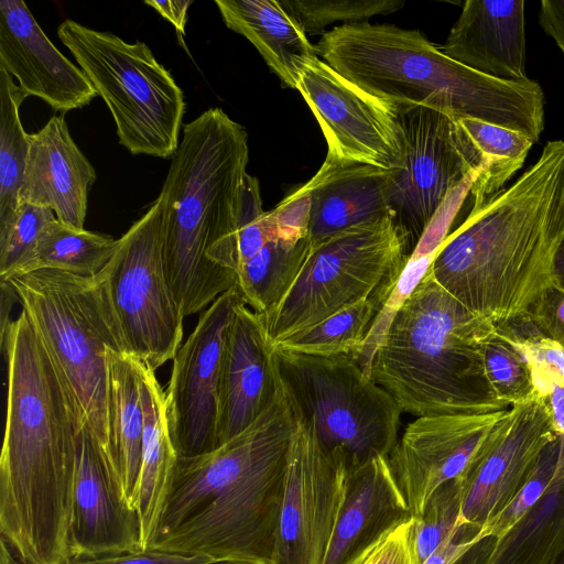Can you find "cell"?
<instances>
[{
    "mask_svg": "<svg viewBox=\"0 0 564 564\" xmlns=\"http://www.w3.org/2000/svg\"><path fill=\"white\" fill-rule=\"evenodd\" d=\"M28 95L0 66V227L19 207V191L30 148L22 127L20 107Z\"/></svg>",
    "mask_w": 564,
    "mask_h": 564,
    "instance_id": "obj_33",
    "label": "cell"
},
{
    "mask_svg": "<svg viewBox=\"0 0 564 564\" xmlns=\"http://www.w3.org/2000/svg\"><path fill=\"white\" fill-rule=\"evenodd\" d=\"M392 171L327 155L308 181L312 189L308 237L312 243L391 216L389 185Z\"/></svg>",
    "mask_w": 564,
    "mask_h": 564,
    "instance_id": "obj_24",
    "label": "cell"
},
{
    "mask_svg": "<svg viewBox=\"0 0 564 564\" xmlns=\"http://www.w3.org/2000/svg\"><path fill=\"white\" fill-rule=\"evenodd\" d=\"M346 462L299 422L292 437L272 564H323L344 497Z\"/></svg>",
    "mask_w": 564,
    "mask_h": 564,
    "instance_id": "obj_14",
    "label": "cell"
},
{
    "mask_svg": "<svg viewBox=\"0 0 564 564\" xmlns=\"http://www.w3.org/2000/svg\"><path fill=\"white\" fill-rule=\"evenodd\" d=\"M54 219L50 208L23 203L10 221L0 227L1 283L26 271L42 232Z\"/></svg>",
    "mask_w": 564,
    "mask_h": 564,
    "instance_id": "obj_37",
    "label": "cell"
},
{
    "mask_svg": "<svg viewBox=\"0 0 564 564\" xmlns=\"http://www.w3.org/2000/svg\"><path fill=\"white\" fill-rule=\"evenodd\" d=\"M138 367L144 432L135 510L140 524V546L144 551L153 545L160 533L178 455L169 431L165 391L151 367L139 359Z\"/></svg>",
    "mask_w": 564,
    "mask_h": 564,
    "instance_id": "obj_25",
    "label": "cell"
},
{
    "mask_svg": "<svg viewBox=\"0 0 564 564\" xmlns=\"http://www.w3.org/2000/svg\"><path fill=\"white\" fill-rule=\"evenodd\" d=\"M0 66L54 110L83 108L98 96L85 73L48 40L22 0L0 1Z\"/></svg>",
    "mask_w": 564,
    "mask_h": 564,
    "instance_id": "obj_20",
    "label": "cell"
},
{
    "mask_svg": "<svg viewBox=\"0 0 564 564\" xmlns=\"http://www.w3.org/2000/svg\"><path fill=\"white\" fill-rule=\"evenodd\" d=\"M316 48L332 68L394 112L424 107L514 130L534 143L544 129V94L536 82H506L476 72L417 30L344 23L323 33Z\"/></svg>",
    "mask_w": 564,
    "mask_h": 564,
    "instance_id": "obj_5",
    "label": "cell"
},
{
    "mask_svg": "<svg viewBox=\"0 0 564 564\" xmlns=\"http://www.w3.org/2000/svg\"><path fill=\"white\" fill-rule=\"evenodd\" d=\"M564 453V434L555 437L542 451L529 478L511 500L498 514L486 522L477 534L484 538H500L509 532L521 518L544 496L556 477Z\"/></svg>",
    "mask_w": 564,
    "mask_h": 564,
    "instance_id": "obj_38",
    "label": "cell"
},
{
    "mask_svg": "<svg viewBox=\"0 0 564 564\" xmlns=\"http://www.w3.org/2000/svg\"><path fill=\"white\" fill-rule=\"evenodd\" d=\"M402 269L391 274L369 297L289 336L273 347L317 356L346 355L357 361L376 316Z\"/></svg>",
    "mask_w": 564,
    "mask_h": 564,
    "instance_id": "obj_29",
    "label": "cell"
},
{
    "mask_svg": "<svg viewBox=\"0 0 564 564\" xmlns=\"http://www.w3.org/2000/svg\"><path fill=\"white\" fill-rule=\"evenodd\" d=\"M312 189L308 182L285 197L271 210L276 238L297 242L308 237L311 220Z\"/></svg>",
    "mask_w": 564,
    "mask_h": 564,
    "instance_id": "obj_42",
    "label": "cell"
},
{
    "mask_svg": "<svg viewBox=\"0 0 564 564\" xmlns=\"http://www.w3.org/2000/svg\"><path fill=\"white\" fill-rule=\"evenodd\" d=\"M440 50L452 59L506 82L525 72L523 0H467Z\"/></svg>",
    "mask_w": 564,
    "mask_h": 564,
    "instance_id": "obj_23",
    "label": "cell"
},
{
    "mask_svg": "<svg viewBox=\"0 0 564 564\" xmlns=\"http://www.w3.org/2000/svg\"><path fill=\"white\" fill-rule=\"evenodd\" d=\"M238 286L215 300L174 359L165 391L166 417L178 458L195 457L218 447V384L224 346L236 305Z\"/></svg>",
    "mask_w": 564,
    "mask_h": 564,
    "instance_id": "obj_13",
    "label": "cell"
},
{
    "mask_svg": "<svg viewBox=\"0 0 564 564\" xmlns=\"http://www.w3.org/2000/svg\"><path fill=\"white\" fill-rule=\"evenodd\" d=\"M280 382L264 317L243 300L228 327L218 384V446L250 426L274 401Z\"/></svg>",
    "mask_w": 564,
    "mask_h": 564,
    "instance_id": "obj_19",
    "label": "cell"
},
{
    "mask_svg": "<svg viewBox=\"0 0 564 564\" xmlns=\"http://www.w3.org/2000/svg\"><path fill=\"white\" fill-rule=\"evenodd\" d=\"M118 240L54 219L42 232L24 273L53 269L82 276L100 273L112 258Z\"/></svg>",
    "mask_w": 564,
    "mask_h": 564,
    "instance_id": "obj_32",
    "label": "cell"
},
{
    "mask_svg": "<svg viewBox=\"0 0 564 564\" xmlns=\"http://www.w3.org/2000/svg\"><path fill=\"white\" fill-rule=\"evenodd\" d=\"M305 33H322L337 21L355 23L377 14L400 10L404 2L397 0H279Z\"/></svg>",
    "mask_w": 564,
    "mask_h": 564,
    "instance_id": "obj_39",
    "label": "cell"
},
{
    "mask_svg": "<svg viewBox=\"0 0 564 564\" xmlns=\"http://www.w3.org/2000/svg\"><path fill=\"white\" fill-rule=\"evenodd\" d=\"M296 429L280 384L272 404L245 431L209 453L178 458L160 533L150 549L216 562L272 564Z\"/></svg>",
    "mask_w": 564,
    "mask_h": 564,
    "instance_id": "obj_2",
    "label": "cell"
},
{
    "mask_svg": "<svg viewBox=\"0 0 564 564\" xmlns=\"http://www.w3.org/2000/svg\"><path fill=\"white\" fill-rule=\"evenodd\" d=\"M508 410L420 416L406 425L388 462L413 517L440 486L465 471Z\"/></svg>",
    "mask_w": 564,
    "mask_h": 564,
    "instance_id": "obj_17",
    "label": "cell"
},
{
    "mask_svg": "<svg viewBox=\"0 0 564 564\" xmlns=\"http://www.w3.org/2000/svg\"><path fill=\"white\" fill-rule=\"evenodd\" d=\"M411 522L412 520L393 530L359 564H413L410 544Z\"/></svg>",
    "mask_w": 564,
    "mask_h": 564,
    "instance_id": "obj_46",
    "label": "cell"
},
{
    "mask_svg": "<svg viewBox=\"0 0 564 564\" xmlns=\"http://www.w3.org/2000/svg\"><path fill=\"white\" fill-rule=\"evenodd\" d=\"M214 564H243V563H237V562H217Z\"/></svg>",
    "mask_w": 564,
    "mask_h": 564,
    "instance_id": "obj_54",
    "label": "cell"
},
{
    "mask_svg": "<svg viewBox=\"0 0 564 564\" xmlns=\"http://www.w3.org/2000/svg\"><path fill=\"white\" fill-rule=\"evenodd\" d=\"M99 275L128 354L154 371L173 360L183 339L184 317L165 274L159 197L118 239Z\"/></svg>",
    "mask_w": 564,
    "mask_h": 564,
    "instance_id": "obj_11",
    "label": "cell"
},
{
    "mask_svg": "<svg viewBox=\"0 0 564 564\" xmlns=\"http://www.w3.org/2000/svg\"><path fill=\"white\" fill-rule=\"evenodd\" d=\"M564 237V141H549L511 186L478 209L441 246L433 279L491 324L525 314L553 284Z\"/></svg>",
    "mask_w": 564,
    "mask_h": 564,
    "instance_id": "obj_3",
    "label": "cell"
},
{
    "mask_svg": "<svg viewBox=\"0 0 564 564\" xmlns=\"http://www.w3.org/2000/svg\"><path fill=\"white\" fill-rule=\"evenodd\" d=\"M481 154V166L470 194L471 209H478L505 189L520 170L534 144L528 135L471 118L457 119Z\"/></svg>",
    "mask_w": 564,
    "mask_h": 564,
    "instance_id": "obj_31",
    "label": "cell"
},
{
    "mask_svg": "<svg viewBox=\"0 0 564 564\" xmlns=\"http://www.w3.org/2000/svg\"><path fill=\"white\" fill-rule=\"evenodd\" d=\"M556 432L564 434V384L555 387L545 398Z\"/></svg>",
    "mask_w": 564,
    "mask_h": 564,
    "instance_id": "obj_50",
    "label": "cell"
},
{
    "mask_svg": "<svg viewBox=\"0 0 564 564\" xmlns=\"http://www.w3.org/2000/svg\"><path fill=\"white\" fill-rule=\"evenodd\" d=\"M4 283L13 289L44 344L78 430L85 427L112 459L107 351L128 350L99 273L82 276L39 269Z\"/></svg>",
    "mask_w": 564,
    "mask_h": 564,
    "instance_id": "obj_7",
    "label": "cell"
},
{
    "mask_svg": "<svg viewBox=\"0 0 564 564\" xmlns=\"http://www.w3.org/2000/svg\"><path fill=\"white\" fill-rule=\"evenodd\" d=\"M107 364L112 462L123 495L135 509L144 432L138 359L130 354L108 350Z\"/></svg>",
    "mask_w": 564,
    "mask_h": 564,
    "instance_id": "obj_28",
    "label": "cell"
},
{
    "mask_svg": "<svg viewBox=\"0 0 564 564\" xmlns=\"http://www.w3.org/2000/svg\"><path fill=\"white\" fill-rule=\"evenodd\" d=\"M475 177L476 176L468 177L458 187L451 192L423 232L416 247L412 251L411 257L431 256L438 252L441 246L448 236V228L459 209V206L470 192Z\"/></svg>",
    "mask_w": 564,
    "mask_h": 564,
    "instance_id": "obj_43",
    "label": "cell"
},
{
    "mask_svg": "<svg viewBox=\"0 0 564 564\" xmlns=\"http://www.w3.org/2000/svg\"><path fill=\"white\" fill-rule=\"evenodd\" d=\"M556 430L545 398L512 405L490 429L486 442L456 479L459 523L481 529L520 491Z\"/></svg>",
    "mask_w": 564,
    "mask_h": 564,
    "instance_id": "obj_16",
    "label": "cell"
},
{
    "mask_svg": "<svg viewBox=\"0 0 564 564\" xmlns=\"http://www.w3.org/2000/svg\"><path fill=\"white\" fill-rule=\"evenodd\" d=\"M534 325L564 350V290L552 284L527 312Z\"/></svg>",
    "mask_w": 564,
    "mask_h": 564,
    "instance_id": "obj_45",
    "label": "cell"
},
{
    "mask_svg": "<svg viewBox=\"0 0 564 564\" xmlns=\"http://www.w3.org/2000/svg\"><path fill=\"white\" fill-rule=\"evenodd\" d=\"M273 360L296 421L323 449L347 467L390 454L402 411L352 357L273 347Z\"/></svg>",
    "mask_w": 564,
    "mask_h": 564,
    "instance_id": "obj_8",
    "label": "cell"
},
{
    "mask_svg": "<svg viewBox=\"0 0 564 564\" xmlns=\"http://www.w3.org/2000/svg\"><path fill=\"white\" fill-rule=\"evenodd\" d=\"M248 161V134L221 108L184 126L159 195L165 274L183 317L237 286Z\"/></svg>",
    "mask_w": 564,
    "mask_h": 564,
    "instance_id": "obj_4",
    "label": "cell"
},
{
    "mask_svg": "<svg viewBox=\"0 0 564 564\" xmlns=\"http://www.w3.org/2000/svg\"><path fill=\"white\" fill-rule=\"evenodd\" d=\"M97 178L74 142L64 116H53L30 134V148L19 191L26 203L53 210L61 223L84 229L88 193Z\"/></svg>",
    "mask_w": 564,
    "mask_h": 564,
    "instance_id": "obj_22",
    "label": "cell"
},
{
    "mask_svg": "<svg viewBox=\"0 0 564 564\" xmlns=\"http://www.w3.org/2000/svg\"><path fill=\"white\" fill-rule=\"evenodd\" d=\"M555 564H564V552L562 553V555L560 556Z\"/></svg>",
    "mask_w": 564,
    "mask_h": 564,
    "instance_id": "obj_53",
    "label": "cell"
},
{
    "mask_svg": "<svg viewBox=\"0 0 564 564\" xmlns=\"http://www.w3.org/2000/svg\"><path fill=\"white\" fill-rule=\"evenodd\" d=\"M552 274L553 284L564 290V237L554 256Z\"/></svg>",
    "mask_w": 564,
    "mask_h": 564,
    "instance_id": "obj_51",
    "label": "cell"
},
{
    "mask_svg": "<svg viewBox=\"0 0 564 564\" xmlns=\"http://www.w3.org/2000/svg\"><path fill=\"white\" fill-rule=\"evenodd\" d=\"M192 0H147L144 3L154 9L161 17L170 21L180 36L185 35V25L187 21V10Z\"/></svg>",
    "mask_w": 564,
    "mask_h": 564,
    "instance_id": "obj_49",
    "label": "cell"
},
{
    "mask_svg": "<svg viewBox=\"0 0 564 564\" xmlns=\"http://www.w3.org/2000/svg\"><path fill=\"white\" fill-rule=\"evenodd\" d=\"M57 35L109 108L119 143L131 154L173 156L184 94L151 48L70 19L58 25Z\"/></svg>",
    "mask_w": 564,
    "mask_h": 564,
    "instance_id": "obj_9",
    "label": "cell"
},
{
    "mask_svg": "<svg viewBox=\"0 0 564 564\" xmlns=\"http://www.w3.org/2000/svg\"><path fill=\"white\" fill-rule=\"evenodd\" d=\"M215 560L154 549L95 557H67L63 564H214Z\"/></svg>",
    "mask_w": 564,
    "mask_h": 564,
    "instance_id": "obj_44",
    "label": "cell"
},
{
    "mask_svg": "<svg viewBox=\"0 0 564 564\" xmlns=\"http://www.w3.org/2000/svg\"><path fill=\"white\" fill-rule=\"evenodd\" d=\"M539 24L564 53V0L541 1Z\"/></svg>",
    "mask_w": 564,
    "mask_h": 564,
    "instance_id": "obj_48",
    "label": "cell"
},
{
    "mask_svg": "<svg viewBox=\"0 0 564 564\" xmlns=\"http://www.w3.org/2000/svg\"><path fill=\"white\" fill-rule=\"evenodd\" d=\"M7 411L0 533L20 564H63L76 470L75 414L24 311L1 327Z\"/></svg>",
    "mask_w": 564,
    "mask_h": 564,
    "instance_id": "obj_1",
    "label": "cell"
},
{
    "mask_svg": "<svg viewBox=\"0 0 564 564\" xmlns=\"http://www.w3.org/2000/svg\"><path fill=\"white\" fill-rule=\"evenodd\" d=\"M412 519L388 456L347 467L344 497L323 564H359L387 535Z\"/></svg>",
    "mask_w": 564,
    "mask_h": 564,
    "instance_id": "obj_21",
    "label": "cell"
},
{
    "mask_svg": "<svg viewBox=\"0 0 564 564\" xmlns=\"http://www.w3.org/2000/svg\"><path fill=\"white\" fill-rule=\"evenodd\" d=\"M492 328L427 271L392 318L369 376L416 417L508 410L485 370L484 341Z\"/></svg>",
    "mask_w": 564,
    "mask_h": 564,
    "instance_id": "obj_6",
    "label": "cell"
},
{
    "mask_svg": "<svg viewBox=\"0 0 564 564\" xmlns=\"http://www.w3.org/2000/svg\"><path fill=\"white\" fill-rule=\"evenodd\" d=\"M312 241L275 238L238 267L237 286L243 302L257 314L268 315L286 296L310 253Z\"/></svg>",
    "mask_w": 564,
    "mask_h": 564,
    "instance_id": "obj_30",
    "label": "cell"
},
{
    "mask_svg": "<svg viewBox=\"0 0 564 564\" xmlns=\"http://www.w3.org/2000/svg\"><path fill=\"white\" fill-rule=\"evenodd\" d=\"M142 551L137 510L127 501L110 456L85 429L76 434V470L67 557Z\"/></svg>",
    "mask_w": 564,
    "mask_h": 564,
    "instance_id": "obj_18",
    "label": "cell"
},
{
    "mask_svg": "<svg viewBox=\"0 0 564 564\" xmlns=\"http://www.w3.org/2000/svg\"><path fill=\"white\" fill-rule=\"evenodd\" d=\"M412 251L391 216L312 243L293 286L263 316L272 346L372 295Z\"/></svg>",
    "mask_w": 564,
    "mask_h": 564,
    "instance_id": "obj_10",
    "label": "cell"
},
{
    "mask_svg": "<svg viewBox=\"0 0 564 564\" xmlns=\"http://www.w3.org/2000/svg\"><path fill=\"white\" fill-rule=\"evenodd\" d=\"M395 113L404 156L402 166L392 171L389 208L413 251L451 192L477 176L482 160L457 119L424 107Z\"/></svg>",
    "mask_w": 564,
    "mask_h": 564,
    "instance_id": "obj_12",
    "label": "cell"
},
{
    "mask_svg": "<svg viewBox=\"0 0 564 564\" xmlns=\"http://www.w3.org/2000/svg\"><path fill=\"white\" fill-rule=\"evenodd\" d=\"M215 4L226 26L258 50L284 86L296 89L304 65L318 52L279 1L215 0Z\"/></svg>",
    "mask_w": 564,
    "mask_h": 564,
    "instance_id": "obj_26",
    "label": "cell"
},
{
    "mask_svg": "<svg viewBox=\"0 0 564 564\" xmlns=\"http://www.w3.org/2000/svg\"><path fill=\"white\" fill-rule=\"evenodd\" d=\"M0 564H20L2 539H0Z\"/></svg>",
    "mask_w": 564,
    "mask_h": 564,
    "instance_id": "obj_52",
    "label": "cell"
},
{
    "mask_svg": "<svg viewBox=\"0 0 564 564\" xmlns=\"http://www.w3.org/2000/svg\"><path fill=\"white\" fill-rule=\"evenodd\" d=\"M480 528L471 524L457 523L453 532L436 547L423 564H454L476 542Z\"/></svg>",
    "mask_w": 564,
    "mask_h": 564,
    "instance_id": "obj_47",
    "label": "cell"
},
{
    "mask_svg": "<svg viewBox=\"0 0 564 564\" xmlns=\"http://www.w3.org/2000/svg\"><path fill=\"white\" fill-rule=\"evenodd\" d=\"M296 89L318 121L327 155L398 170L404 156L397 113L317 57L304 65Z\"/></svg>",
    "mask_w": 564,
    "mask_h": 564,
    "instance_id": "obj_15",
    "label": "cell"
},
{
    "mask_svg": "<svg viewBox=\"0 0 564 564\" xmlns=\"http://www.w3.org/2000/svg\"><path fill=\"white\" fill-rule=\"evenodd\" d=\"M529 364L540 397L546 398L555 387L564 384V350L545 336L528 314L494 324Z\"/></svg>",
    "mask_w": 564,
    "mask_h": 564,
    "instance_id": "obj_34",
    "label": "cell"
},
{
    "mask_svg": "<svg viewBox=\"0 0 564 564\" xmlns=\"http://www.w3.org/2000/svg\"><path fill=\"white\" fill-rule=\"evenodd\" d=\"M437 254V253H436ZM436 254L409 257L399 278L379 311L367 336L364 350L357 360L361 369L369 376L373 355L381 344L397 311L410 296L431 268ZM370 377V376H369Z\"/></svg>",
    "mask_w": 564,
    "mask_h": 564,
    "instance_id": "obj_40",
    "label": "cell"
},
{
    "mask_svg": "<svg viewBox=\"0 0 564 564\" xmlns=\"http://www.w3.org/2000/svg\"><path fill=\"white\" fill-rule=\"evenodd\" d=\"M564 552V453L544 496L500 538L476 542L454 564H555Z\"/></svg>",
    "mask_w": 564,
    "mask_h": 564,
    "instance_id": "obj_27",
    "label": "cell"
},
{
    "mask_svg": "<svg viewBox=\"0 0 564 564\" xmlns=\"http://www.w3.org/2000/svg\"><path fill=\"white\" fill-rule=\"evenodd\" d=\"M484 362L491 389L508 406L540 397L529 364L495 325L484 341Z\"/></svg>",
    "mask_w": 564,
    "mask_h": 564,
    "instance_id": "obj_35",
    "label": "cell"
},
{
    "mask_svg": "<svg viewBox=\"0 0 564 564\" xmlns=\"http://www.w3.org/2000/svg\"><path fill=\"white\" fill-rule=\"evenodd\" d=\"M460 487L452 479L440 486L426 500L420 516L410 525L413 564H423L453 532L459 520Z\"/></svg>",
    "mask_w": 564,
    "mask_h": 564,
    "instance_id": "obj_36",
    "label": "cell"
},
{
    "mask_svg": "<svg viewBox=\"0 0 564 564\" xmlns=\"http://www.w3.org/2000/svg\"><path fill=\"white\" fill-rule=\"evenodd\" d=\"M275 238L272 213L262 209L259 181L247 174L238 217V267Z\"/></svg>",
    "mask_w": 564,
    "mask_h": 564,
    "instance_id": "obj_41",
    "label": "cell"
}]
</instances>
